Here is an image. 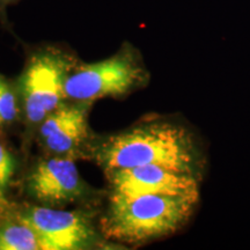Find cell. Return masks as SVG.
Here are the masks:
<instances>
[{"label": "cell", "mask_w": 250, "mask_h": 250, "mask_svg": "<svg viewBox=\"0 0 250 250\" xmlns=\"http://www.w3.org/2000/svg\"><path fill=\"white\" fill-rule=\"evenodd\" d=\"M94 153L107 171L158 165L198 175L202 162L192 133L168 121L149 122L109 137Z\"/></svg>", "instance_id": "cell-1"}, {"label": "cell", "mask_w": 250, "mask_h": 250, "mask_svg": "<svg viewBox=\"0 0 250 250\" xmlns=\"http://www.w3.org/2000/svg\"><path fill=\"white\" fill-rule=\"evenodd\" d=\"M199 193L111 198L102 230L109 239L140 243L175 234L195 212Z\"/></svg>", "instance_id": "cell-2"}, {"label": "cell", "mask_w": 250, "mask_h": 250, "mask_svg": "<svg viewBox=\"0 0 250 250\" xmlns=\"http://www.w3.org/2000/svg\"><path fill=\"white\" fill-rule=\"evenodd\" d=\"M146 80V72L137 50L125 43L120 51L101 62L86 64L68 74L66 99L80 102L112 96L117 98L137 88Z\"/></svg>", "instance_id": "cell-3"}, {"label": "cell", "mask_w": 250, "mask_h": 250, "mask_svg": "<svg viewBox=\"0 0 250 250\" xmlns=\"http://www.w3.org/2000/svg\"><path fill=\"white\" fill-rule=\"evenodd\" d=\"M70 67V57L56 46H43L30 55L21 78V94L31 124L42 123L62 104Z\"/></svg>", "instance_id": "cell-4"}, {"label": "cell", "mask_w": 250, "mask_h": 250, "mask_svg": "<svg viewBox=\"0 0 250 250\" xmlns=\"http://www.w3.org/2000/svg\"><path fill=\"white\" fill-rule=\"evenodd\" d=\"M19 220L35 232L41 250H81L98 243V233L83 212L33 205Z\"/></svg>", "instance_id": "cell-5"}, {"label": "cell", "mask_w": 250, "mask_h": 250, "mask_svg": "<svg viewBox=\"0 0 250 250\" xmlns=\"http://www.w3.org/2000/svg\"><path fill=\"white\" fill-rule=\"evenodd\" d=\"M111 198H134L147 195L199 193L198 175L145 165L110 170Z\"/></svg>", "instance_id": "cell-6"}, {"label": "cell", "mask_w": 250, "mask_h": 250, "mask_svg": "<svg viewBox=\"0 0 250 250\" xmlns=\"http://www.w3.org/2000/svg\"><path fill=\"white\" fill-rule=\"evenodd\" d=\"M28 191L42 204L62 205L85 193L83 183L72 156L43 159L28 177Z\"/></svg>", "instance_id": "cell-7"}, {"label": "cell", "mask_w": 250, "mask_h": 250, "mask_svg": "<svg viewBox=\"0 0 250 250\" xmlns=\"http://www.w3.org/2000/svg\"><path fill=\"white\" fill-rule=\"evenodd\" d=\"M88 102L64 105L49 114L41 123L40 137L44 147L55 155L72 156L88 137Z\"/></svg>", "instance_id": "cell-8"}, {"label": "cell", "mask_w": 250, "mask_h": 250, "mask_svg": "<svg viewBox=\"0 0 250 250\" xmlns=\"http://www.w3.org/2000/svg\"><path fill=\"white\" fill-rule=\"evenodd\" d=\"M0 250H41V248L35 232L27 224L19 220L18 223H7L0 226Z\"/></svg>", "instance_id": "cell-9"}, {"label": "cell", "mask_w": 250, "mask_h": 250, "mask_svg": "<svg viewBox=\"0 0 250 250\" xmlns=\"http://www.w3.org/2000/svg\"><path fill=\"white\" fill-rule=\"evenodd\" d=\"M0 115L4 123H11L19 115L17 98L8 83L1 77H0Z\"/></svg>", "instance_id": "cell-10"}, {"label": "cell", "mask_w": 250, "mask_h": 250, "mask_svg": "<svg viewBox=\"0 0 250 250\" xmlns=\"http://www.w3.org/2000/svg\"><path fill=\"white\" fill-rule=\"evenodd\" d=\"M14 173V160L11 153L0 144V199L4 198L12 175Z\"/></svg>", "instance_id": "cell-11"}, {"label": "cell", "mask_w": 250, "mask_h": 250, "mask_svg": "<svg viewBox=\"0 0 250 250\" xmlns=\"http://www.w3.org/2000/svg\"><path fill=\"white\" fill-rule=\"evenodd\" d=\"M19 1L20 0H0V20H1V22H7L6 21V9H7L8 6L18 4Z\"/></svg>", "instance_id": "cell-12"}, {"label": "cell", "mask_w": 250, "mask_h": 250, "mask_svg": "<svg viewBox=\"0 0 250 250\" xmlns=\"http://www.w3.org/2000/svg\"><path fill=\"white\" fill-rule=\"evenodd\" d=\"M4 124V122H2V118H1V115H0V125Z\"/></svg>", "instance_id": "cell-13"}]
</instances>
